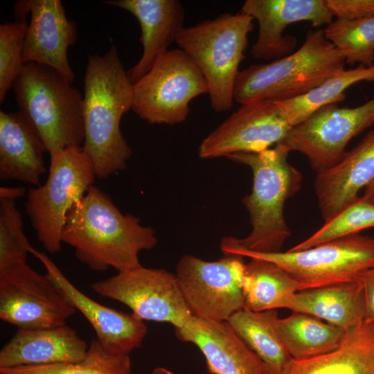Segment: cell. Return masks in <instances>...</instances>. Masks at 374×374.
I'll return each instance as SVG.
<instances>
[{"label":"cell","instance_id":"cell-7","mask_svg":"<svg viewBox=\"0 0 374 374\" xmlns=\"http://www.w3.org/2000/svg\"><path fill=\"white\" fill-rule=\"evenodd\" d=\"M96 177L93 163L82 147H70L51 157L46 182L29 190L25 210L38 241L48 252L61 250L67 214Z\"/></svg>","mask_w":374,"mask_h":374},{"label":"cell","instance_id":"cell-5","mask_svg":"<svg viewBox=\"0 0 374 374\" xmlns=\"http://www.w3.org/2000/svg\"><path fill=\"white\" fill-rule=\"evenodd\" d=\"M345 59L322 29L309 30L296 51L267 64H252L238 74L234 101H283L305 94L344 69Z\"/></svg>","mask_w":374,"mask_h":374},{"label":"cell","instance_id":"cell-3","mask_svg":"<svg viewBox=\"0 0 374 374\" xmlns=\"http://www.w3.org/2000/svg\"><path fill=\"white\" fill-rule=\"evenodd\" d=\"M290 152L278 144L258 152L236 153L226 157L249 166L252 171L251 192L242 199L249 213L251 231L242 238L224 237L220 245L257 253L281 252L291 235L284 216L285 204L299 191L303 179L301 172L287 161Z\"/></svg>","mask_w":374,"mask_h":374},{"label":"cell","instance_id":"cell-30","mask_svg":"<svg viewBox=\"0 0 374 374\" xmlns=\"http://www.w3.org/2000/svg\"><path fill=\"white\" fill-rule=\"evenodd\" d=\"M327 40L341 53L345 62L366 67L374 65V16L332 20L323 30Z\"/></svg>","mask_w":374,"mask_h":374},{"label":"cell","instance_id":"cell-33","mask_svg":"<svg viewBox=\"0 0 374 374\" xmlns=\"http://www.w3.org/2000/svg\"><path fill=\"white\" fill-rule=\"evenodd\" d=\"M28 25L26 20L20 19L0 25V103L24 66L22 54Z\"/></svg>","mask_w":374,"mask_h":374},{"label":"cell","instance_id":"cell-31","mask_svg":"<svg viewBox=\"0 0 374 374\" xmlns=\"http://www.w3.org/2000/svg\"><path fill=\"white\" fill-rule=\"evenodd\" d=\"M374 227V204L362 196L346 206L303 242L289 251L305 250L320 244Z\"/></svg>","mask_w":374,"mask_h":374},{"label":"cell","instance_id":"cell-38","mask_svg":"<svg viewBox=\"0 0 374 374\" xmlns=\"http://www.w3.org/2000/svg\"><path fill=\"white\" fill-rule=\"evenodd\" d=\"M150 374H173L169 369L164 367L155 368Z\"/></svg>","mask_w":374,"mask_h":374},{"label":"cell","instance_id":"cell-14","mask_svg":"<svg viewBox=\"0 0 374 374\" xmlns=\"http://www.w3.org/2000/svg\"><path fill=\"white\" fill-rule=\"evenodd\" d=\"M291 127L276 102H251L208 134L199 145L198 155L207 159L261 152L281 143Z\"/></svg>","mask_w":374,"mask_h":374},{"label":"cell","instance_id":"cell-25","mask_svg":"<svg viewBox=\"0 0 374 374\" xmlns=\"http://www.w3.org/2000/svg\"><path fill=\"white\" fill-rule=\"evenodd\" d=\"M276 310L243 308L226 321L237 335L260 358L271 374H280L292 360L278 332Z\"/></svg>","mask_w":374,"mask_h":374},{"label":"cell","instance_id":"cell-15","mask_svg":"<svg viewBox=\"0 0 374 374\" xmlns=\"http://www.w3.org/2000/svg\"><path fill=\"white\" fill-rule=\"evenodd\" d=\"M16 19L30 21L24 39L22 62L53 68L73 83L75 73L70 66L67 50L75 44L77 28L69 21L60 0H20L13 8Z\"/></svg>","mask_w":374,"mask_h":374},{"label":"cell","instance_id":"cell-34","mask_svg":"<svg viewBox=\"0 0 374 374\" xmlns=\"http://www.w3.org/2000/svg\"><path fill=\"white\" fill-rule=\"evenodd\" d=\"M331 15L337 19H357L374 16V0H326Z\"/></svg>","mask_w":374,"mask_h":374},{"label":"cell","instance_id":"cell-22","mask_svg":"<svg viewBox=\"0 0 374 374\" xmlns=\"http://www.w3.org/2000/svg\"><path fill=\"white\" fill-rule=\"evenodd\" d=\"M45 148L34 128L19 111H0V179L39 186L44 174Z\"/></svg>","mask_w":374,"mask_h":374},{"label":"cell","instance_id":"cell-23","mask_svg":"<svg viewBox=\"0 0 374 374\" xmlns=\"http://www.w3.org/2000/svg\"><path fill=\"white\" fill-rule=\"evenodd\" d=\"M285 308L315 317L346 332L364 322L365 317L364 292L357 280L298 291Z\"/></svg>","mask_w":374,"mask_h":374},{"label":"cell","instance_id":"cell-28","mask_svg":"<svg viewBox=\"0 0 374 374\" xmlns=\"http://www.w3.org/2000/svg\"><path fill=\"white\" fill-rule=\"evenodd\" d=\"M364 81H374V65L370 67L359 65L351 69H343L305 94L292 99L274 102L279 105L292 127L304 121L319 109L343 101L347 89Z\"/></svg>","mask_w":374,"mask_h":374},{"label":"cell","instance_id":"cell-18","mask_svg":"<svg viewBox=\"0 0 374 374\" xmlns=\"http://www.w3.org/2000/svg\"><path fill=\"white\" fill-rule=\"evenodd\" d=\"M175 330L179 340L199 348L211 374H271L266 364L226 321L193 316L184 326Z\"/></svg>","mask_w":374,"mask_h":374},{"label":"cell","instance_id":"cell-12","mask_svg":"<svg viewBox=\"0 0 374 374\" xmlns=\"http://www.w3.org/2000/svg\"><path fill=\"white\" fill-rule=\"evenodd\" d=\"M98 294L117 301L144 321L184 326L193 316L181 294L177 277L163 269L142 265L91 284Z\"/></svg>","mask_w":374,"mask_h":374},{"label":"cell","instance_id":"cell-26","mask_svg":"<svg viewBox=\"0 0 374 374\" xmlns=\"http://www.w3.org/2000/svg\"><path fill=\"white\" fill-rule=\"evenodd\" d=\"M283 343L294 359H308L337 349L348 332L315 317L292 312L276 321Z\"/></svg>","mask_w":374,"mask_h":374},{"label":"cell","instance_id":"cell-1","mask_svg":"<svg viewBox=\"0 0 374 374\" xmlns=\"http://www.w3.org/2000/svg\"><path fill=\"white\" fill-rule=\"evenodd\" d=\"M62 242L74 249L76 258L89 269L123 271L141 266L139 254L157 244L155 231L138 217L123 214L110 196L91 186L69 211Z\"/></svg>","mask_w":374,"mask_h":374},{"label":"cell","instance_id":"cell-20","mask_svg":"<svg viewBox=\"0 0 374 374\" xmlns=\"http://www.w3.org/2000/svg\"><path fill=\"white\" fill-rule=\"evenodd\" d=\"M105 3L130 12L139 22L143 53L139 60L127 71L134 84L175 42L184 28V8L177 0H109Z\"/></svg>","mask_w":374,"mask_h":374},{"label":"cell","instance_id":"cell-24","mask_svg":"<svg viewBox=\"0 0 374 374\" xmlns=\"http://www.w3.org/2000/svg\"><path fill=\"white\" fill-rule=\"evenodd\" d=\"M280 374H374V328L364 321L348 331L339 348L294 359Z\"/></svg>","mask_w":374,"mask_h":374},{"label":"cell","instance_id":"cell-29","mask_svg":"<svg viewBox=\"0 0 374 374\" xmlns=\"http://www.w3.org/2000/svg\"><path fill=\"white\" fill-rule=\"evenodd\" d=\"M1 374H132L129 355L107 352L97 339L91 341L85 357L76 362L1 368Z\"/></svg>","mask_w":374,"mask_h":374},{"label":"cell","instance_id":"cell-13","mask_svg":"<svg viewBox=\"0 0 374 374\" xmlns=\"http://www.w3.org/2000/svg\"><path fill=\"white\" fill-rule=\"evenodd\" d=\"M76 309L46 271L27 263L0 273V319L18 329H43L66 325Z\"/></svg>","mask_w":374,"mask_h":374},{"label":"cell","instance_id":"cell-10","mask_svg":"<svg viewBox=\"0 0 374 374\" xmlns=\"http://www.w3.org/2000/svg\"><path fill=\"white\" fill-rule=\"evenodd\" d=\"M243 257L224 255L206 261L184 254L176 267L183 297L195 317L216 322L226 321L244 307Z\"/></svg>","mask_w":374,"mask_h":374},{"label":"cell","instance_id":"cell-6","mask_svg":"<svg viewBox=\"0 0 374 374\" xmlns=\"http://www.w3.org/2000/svg\"><path fill=\"white\" fill-rule=\"evenodd\" d=\"M253 18L239 12L223 14L184 28L175 43L193 60L203 75L211 105L215 112L233 107L235 80L245 58Z\"/></svg>","mask_w":374,"mask_h":374},{"label":"cell","instance_id":"cell-16","mask_svg":"<svg viewBox=\"0 0 374 374\" xmlns=\"http://www.w3.org/2000/svg\"><path fill=\"white\" fill-rule=\"evenodd\" d=\"M240 12L258 24L251 53L260 60H276L294 52L297 39L284 33L287 26L310 21L312 26L319 27L333 20L326 0H247Z\"/></svg>","mask_w":374,"mask_h":374},{"label":"cell","instance_id":"cell-37","mask_svg":"<svg viewBox=\"0 0 374 374\" xmlns=\"http://www.w3.org/2000/svg\"><path fill=\"white\" fill-rule=\"evenodd\" d=\"M362 197L374 204V179L364 188Z\"/></svg>","mask_w":374,"mask_h":374},{"label":"cell","instance_id":"cell-36","mask_svg":"<svg viewBox=\"0 0 374 374\" xmlns=\"http://www.w3.org/2000/svg\"><path fill=\"white\" fill-rule=\"evenodd\" d=\"M26 193V190L23 187H5L0 188V197L18 199L23 197Z\"/></svg>","mask_w":374,"mask_h":374},{"label":"cell","instance_id":"cell-27","mask_svg":"<svg viewBox=\"0 0 374 374\" xmlns=\"http://www.w3.org/2000/svg\"><path fill=\"white\" fill-rule=\"evenodd\" d=\"M243 282L244 308L261 312L285 308L298 291V283L274 262L249 258Z\"/></svg>","mask_w":374,"mask_h":374},{"label":"cell","instance_id":"cell-35","mask_svg":"<svg viewBox=\"0 0 374 374\" xmlns=\"http://www.w3.org/2000/svg\"><path fill=\"white\" fill-rule=\"evenodd\" d=\"M357 280L361 284L364 292V322L374 328V267L362 272Z\"/></svg>","mask_w":374,"mask_h":374},{"label":"cell","instance_id":"cell-2","mask_svg":"<svg viewBox=\"0 0 374 374\" xmlns=\"http://www.w3.org/2000/svg\"><path fill=\"white\" fill-rule=\"evenodd\" d=\"M133 84L114 45L104 55L89 57L82 96V148L98 178L125 170L132 156L120 123L132 109Z\"/></svg>","mask_w":374,"mask_h":374},{"label":"cell","instance_id":"cell-4","mask_svg":"<svg viewBox=\"0 0 374 374\" xmlns=\"http://www.w3.org/2000/svg\"><path fill=\"white\" fill-rule=\"evenodd\" d=\"M71 84L58 71L30 62L12 84L19 112L51 157L84 143L82 96Z\"/></svg>","mask_w":374,"mask_h":374},{"label":"cell","instance_id":"cell-11","mask_svg":"<svg viewBox=\"0 0 374 374\" xmlns=\"http://www.w3.org/2000/svg\"><path fill=\"white\" fill-rule=\"evenodd\" d=\"M374 124V97L355 107L325 106L292 126L278 143L306 157L317 172L340 161L350 140Z\"/></svg>","mask_w":374,"mask_h":374},{"label":"cell","instance_id":"cell-8","mask_svg":"<svg viewBox=\"0 0 374 374\" xmlns=\"http://www.w3.org/2000/svg\"><path fill=\"white\" fill-rule=\"evenodd\" d=\"M224 255L275 263L299 284V291L356 280L374 267V238L354 234L298 251L263 253L220 245Z\"/></svg>","mask_w":374,"mask_h":374},{"label":"cell","instance_id":"cell-17","mask_svg":"<svg viewBox=\"0 0 374 374\" xmlns=\"http://www.w3.org/2000/svg\"><path fill=\"white\" fill-rule=\"evenodd\" d=\"M33 255L42 262L46 271L61 287L73 307L87 319L105 350L114 355H129L141 346L148 332L143 320L132 313L118 311L95 301L74 286L44 253L35 249Z\"/></svg>","mask_w":374,"mask_h":374},{"label":"cell","instance_id":"cell-21","mask_svg":"<svg viewBox=\"0 0 374 374\" xmlns=\"http://www.w3.org/2000/svg\"><path fill=\"white\" fill-rule=\"evenodd\" d=\"M88 348L87 342L66 325L17 329L0 351V368L80 362Z\"/></svg>","mask_w":374,"mask_h":374},{"label":"cell","instance_id":"cell-9","mask_svg":"<svg viewBox=\"0 0 374 374\" xmlns=\"http://www.w3.org/2000/svg\"><path fill=\"white\" fill-rule=\"evenodd\" d=\"M204 93L206 82L189 56L168 50L134 83L132 109L150 124L173 125L186 121L190 102Z\"/></svg>","mask_w":374,"mask_h":374},{"label":"cell","instance_id":"cell-19","mask_svg":"<svg viewBox=\"0 0 374 374\" xmlns=\"http://www.w3.org/2000/svg\"><path fill=\"white\" fill-rule=\"evenodd\" d=\"M374 179V130L334 166L317 173L314 190L324 222L356 200Z\"/></svg>","mask_w":374,"mask_h":374},{"label":"cell","instance_id":"cell-32","mask_svg":"<svg viewBox=\"0 0 374 374\" xmlns=\"http://www.w3.org/2000/svg\"><path fill=\"white\" fill-rule=\"evenodd\" d=\"M34 249L23 231V222L16 200L0 197V273L27 263Z\"/></svg>","mask_w":374,"mask_h":374}]
</instances>
